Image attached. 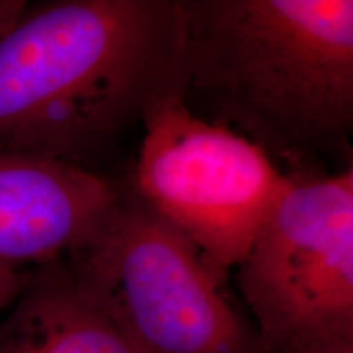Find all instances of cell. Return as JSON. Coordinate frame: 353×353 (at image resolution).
Masks as SVG:
<instances>
[{
	"mask_svg": "<svg viewBox=\"0 0 353 353\" xmlns=\"http://www.w3.org/2000/svg\"><path fill=\"white\" fill-rule=\"evenodd\" d=\"M176 90L198 114L286 174L350 151L353 0H176Z\"/></svg>",
	"mask_w": 353,
	"mask_h": 353,
	"instance_id": "1",
	"label": "cell"
},
{
	"mask_svg": "<svg viewBox=\"0 0 353 353\" xmlns=\"http://www.w3.org/2000/svg\"><path fill=\"white\" fill-rule=\"evenodd\" d=\"M176 0L32 7L0 34V151L90 167L176 90Z\"/></svg>",
	"mask_w": 353,
	"mask_h": 353,
	"instance_id": "2",
	"label": "cell"
},
{
	"mask_svg": "<svg viewBox=\"0 0 353 353\" xmlns=\"http://www.w3.org/2000/svg\"><path fill=\"white\" fill-rule=\"evenodd\" d=\"M141 126L125 190L226 283L291 175L255 141L190 108L179 90L159 97Z\"/></svg>",
	"mask_w": 353,
	"mask_h": 353,
	"instance_id": "3",
	"label": "cell"
},
{
	"mask_svg": "<svg viewBox=\"0 0 353 353\" xmlns=\"http://www.w3.org/2000/svg\"><path fill=\"white\" fill-rule=\"evenodd\" d=\"M69 262L136 353H267L226 283L123 187L101 231Z\"/></svg>",
	"mask_w": 353,
	"mask_h": 353,
	"instance_id": "4",
	"label": "cell"
},
{
	"mask_svg": "<svg viewBox=\"0 0 353 353\" xmlns=\"http://www.w3.org/2000/svg\"><path fill=\"white\" fill-rule=\"evenodd\" d=\"M290 175L234 268L267 353L353 339V167Z\"/></svg>",
	"mask_w": 353,
	"mask_h": 353,
	"instance_id": "5",
	"label": "cell"
},
{
	"mask_svg": "<svg viewBox=\"0 0 353 353\" xmlns=\"http://www.w3.org/2000/svg\"><path fill=\"white\" fill-rule=\"evenodd\" d=\"M120 193L90 167L0 151V265L28 272L79 254L105 226Z\"/></svg>",
	"mask_w": 353,
	"mask_h": 353,
	"instance_id": "6",
	"label": "cell"
},
{
	"mask_svg": "<svg viewBox=\"0 0 353 353\" xmlns=\"http://www.w3.org/2000/svg\"><path fill=\"white\" fill-rule=\"evenodd\" d=\"M0 353H136L97 306L69 259L28 272L0 316Z\"/></svg>",
	"mask_w": 353,
	"mask_h": 353,
	"instance_id": "7",
	"label": "cell"
},
{
	"mask_svg": "<svg viewBox=\"0 0 353 353\" xmlns=\"http://www.w3.org/2000/svg\"><path fill=\"white\" fill-rule=\"evenodd\" d=\"M28 272L15 270L0 265V316L15 301L21 288H23Z\"/></svg>",
	"mask_w": 353,
	"mask_h": 353,
	"instance_id": "8",
	"label": "cell"
},
{
	"mask_svg": "<svg viewBox=\"0 0 353 353\" xmlns=\"http://www.w3.org/2000/svg\"><path fill=\"white\" fill-rule=\"evenodd\" d=\"M33 3L34 0H0V34L30 10Z\"/></svg>",
	"mask_w": 353,
	"mask_h": 353,
	"instance_id": "9",
	"label": "cell"
}]
</instances>
